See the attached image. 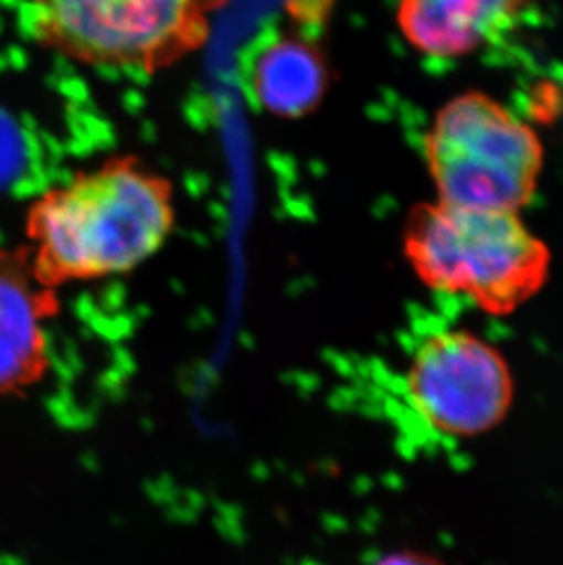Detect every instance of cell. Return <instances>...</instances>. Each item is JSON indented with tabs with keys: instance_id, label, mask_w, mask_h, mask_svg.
<instances>
[{
	"instance_id": "cell-1",
	"label": "cell",
	"mask_w": 563,
	"mask_h": 565,
	"mask_svg": "<svg viewBox=\"0 0 563 565\" xmlns=\"http://www.w3.org/2000/svg\"><path fill=\"white\" fill-rule=\"evenodd\" d=\"M174 185L136 156H113L33 200L26 214L35 277L46 288L127 275L166 246Z\"/></svg>"
},
{
	"instance_id": "cell-2",
	"label": "cell",
	"mask_w": 563,
	"mask_h": 565,
	"mask_svg": "<svg viewBox=\"0 0 563 565\" xmlns=\"http://www.w3.org/2000/svg\"><path fill=\"white\" fill-rule=\"evenodd\" d=\"M404 253L428 288L463 295L507 315L542 289L549 252L518 213L421 203L404 230Z\"/></svg>"
},
{
	"instance_id": "cell-3",
	"label": "cell",
	"mask_w": 563,
	"mask_h": 565,
	"mask_svg": "<svg viewBox=\"0 0 563 565\" xmlns=\"http://www.w3.org/2000/svg\"><path fill=\"white\" fill-rule=\"evenodd\" d=\"M231 0H22L41 49L91 68L156 74L196 54Z\"/></svg>"
},
{
	"instance_id": "cell-4",
	"label": "cell",
	"mask_w": 563,
	"mask_h": 565,
	"mask_svg": "<svg viewBox=\"0 0 563 565\" xmlns=\"http://www.w3.org/2000/svg\"><path fill=\"white\" fill-rule=\"evenodd\" d=\"M425 156L439 202L500 213H518L531 200L543 161L534 130L479 92L439 110Z\"/></svg>"
},
{
	"instance_id": "cell-5",
	"label": "cell",
	"mask_w": 563,
	"mask_h": 565,
	"mask_svg": "<svg viewBox=\"0 0 563 565\" xmlns=\"http://www.w3.org/2000/svg\"><path fill=\"white\" fill-rule=\"evenodd\" d=\"M404 384L415 414L447 438L492 433L506 422L516 395L506 355L465 330L425 339L410 361Z\"/></svg>"
},
{
	"instance_id": "cell-6",
	"label": "cell",
	"mask_w": 563,
	"mask_h": 565,
	"mask_svg": "<svg viewBox=\"0 0 563 565\" xmlns=\"http://www.w3.org/2000/svg\"><path fill=\"white\" fill-rule=\"evenodd\" d=\"M59 311L57 291L35 277L30 246L0 247V397L22 394L46 377L49 324Z\"/></svg>"
},
{
	"instance_id": "cell-7",
	"label": "cell",
	"mask_w": 563,
	"mask_h": 565,
	"mask_svg": "<svg viewBox=\"0 0 563 565\" xmlns=\"http://www.w3.org/2000/svg\"><path fill=\"white\" fill-rule=\"evenodd\" d=\"M521 0H401L397 22L415 50L459 57L500 32Z\"/></svg>"
},
{
	"instance_id": "cell-8",
	"label": "cell",
	"mask_w": 563,
	"mask_h": 565,
	"mask_svg": "<svg viewBox=\"0 0 563 565\" xmlns=\"http://www.w3.org/2000/svg\"><path fill=\"white\" fill-rule=\"evenodd\" d=\"M325 52L309 39L284 35L256 55L251 94L275 118L298 119L315 113L330 88Z\"/></svg>"
},
{
	"instance_id": "cell-9",
	"label": "cell",
	"mask_w": 563,
	"mask_h": 565,
	"mask_svg": "<svg viewBox=\"0 0 563 565\" xmlns=\"http://www.w3.org/2000/svg\"><path fill=\"white\" fill-rule=\"evenodd\" d=\"M373 565H447L437 556L419 551H395L389 555L381 556Z\"/></svg>"
}]
</instances>
